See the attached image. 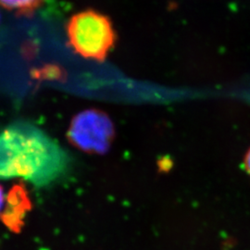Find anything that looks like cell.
Listing matches in <instances>:
<instances>
[{
	"label": "cell",
	"mask_w": 250,
	"mask_h": 250,
	"mask_svg": "<svg viewBox=\"0 0 250 250\" xmlns=\"http://www.w3.org/2000/svg\"><path fill=\"white\" fill-rule=\"evenodd\" d=\"M69 154L35 125L18 121L0 132V179L21 178L44 188L63 177Z\"/></svg>",
	"instance_id": "6da1fadb"
},
{
	"label": "cell",
	"mask_w": 250,
	"mask_h": 250,
	"mask_svg": "<svg viewBox=\"0 0 250 250\" xmlns=\"http://www.w3.org/2000/svg\"><path fill=\"white\" fill-rule=\"evenodd\" d=\"M67 36L76 53L98 62L107 57L116 40L111 21L93 9L78 12L70 19Z\"/></svg>",
	"instance_id": "7a4b0ae2"
},
{
	"label": "cell",
	"mask_w": 250,
	"mask_h": 250,
	"mask_svg": "<svg viewBox=\"0 0 250 250\" xmlns=\"http://www.w3.org/2000/svg\"><path fill=\"white\" fill-rule=\"evenodd\" d=\"M112 137L113 125L110 120L98 110H87L77 115L69 130L72 143L84 151H106Z\"/></svg>",
	"instance_id": "3957f363"
},
{
	"label": "cell",
	"mask_w": 250,
	"mask_h": 250,
	"mask_svg": "<svg viewBox=\"0 0 250 250\" xmlns=\"http://www.w3.org/2000/svg\"><path fill=\"white\" fill-rule=\"evenodd\" d=\"M30 209L31 201L26 189L22 185H16L9 191L1 220L10 230L19 231Z\"/></svg>",
	"instance_id": "277c9868"
},
{
	"label": "cell",
	"mask_w": 250,
	"mask_h": 250,
	"mask_svg": "<svg viewBox=\"0 0 250 250\" xmlns=\"http://www.w3.org/2000/svg\"><path fill=\"white\" fill-rule=\"evenodd\" d=\"M42 0H0V6L19 14H29L41 6Z\"/></svg>",
	"instance_id": "5b68a950"
},
{
	"label": "cell",
	"mask_w": 250,
	"mask_h": 250,
	"mask_svg": "<svg viewBox=\"0 0 250 250\" xmlns=\"http://www.w3.org/2000/svg\"><path fill=\"white\" fill-rule=\"evenodd\" d=\"M4 201H5V197H4V191H3V188L0 186V211L3 208L4 205Z\"/></svg>",
	"instance_id": "8992f818"
},
{
	"label": "cell",
	"mask_w": 250,
	"mask_h": 250,
	"mask_svg": "<svg viewBox=\"0 0 250 250\" xmlns=\"http://www.w3.org/2000/svg\"><path fill=\"white\" fill-rule=\"evenodd\" d=\"M246 165H247L248 170H249V172L250 173V150L249 151V153H248L247 158H246Z\"/></svg>",
	"instance_id": "52a82bcc"
}]
</instances>
